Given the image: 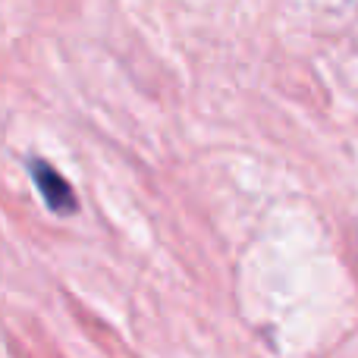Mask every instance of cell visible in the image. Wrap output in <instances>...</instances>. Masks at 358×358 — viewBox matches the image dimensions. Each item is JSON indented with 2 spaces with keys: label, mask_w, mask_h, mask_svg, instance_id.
<instances>
[{
  "label": "cell",
  "mask_w": 358,
  "mask_h": 358,
  "mask_svg": "<svg viewBox=\"0 0 358 358\" xmlns=\"http://www.w3.org/2000/svg\"><path fill=\"white\" fill-rule=\"evenodd\" d=\"M31 176H35V185L38 192L44 195V201H48L50 210H57V214H73L76 210V192L69 189V182L57 173L50 164L44 161H31L29 164Z\"/></svg>",
  "instance_id": "cell-1"
}]
</instances>
